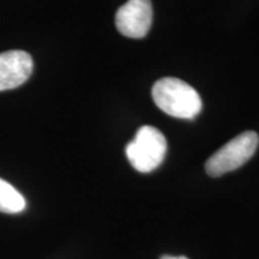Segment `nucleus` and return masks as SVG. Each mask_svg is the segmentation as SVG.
Segmentation results:
<instances>
[{
	"label": "nucleus",
	"instance_id": "1",
	"mask_svg": "<svg viewBox=\"0 0 259 259\" xmlns=\"http://www.w3.org/2000/svg\"><path fill=\"white\" fill-rule=\"evenodd\" d=\"M155 105L178 119H193L202 111V99L190 84L174 77L157 80L153 87Z\"/></svg>",
	"mask_w": 259,
	"mask_h": 259
},
{
	"label": "nucleus",
	"instance_id": "2",
	"mask_svg": "<svg viewBox=\"0 0 259 259\" xmlns=\"http://www.w3.org/2000/svg\"><path fill=\"white\" fill-rule=\"evenodd\" d=\"M167 154L163 134L153 126H142L135 138L126 145V156L136 170L149 173L156 169Z\"/></svg>",
	"mask_w": 259,
	"mask_h": 259
},
{
	"label": "nucleus",
	"instance_id": "3",
	"mask_svg": "<svg viewBox=\"0 0 259 259\" xmlns=\"http://www.w3.org/2000/svg\"><path fill=\"white\" fill-rule=\"evenodd\" d=\"M258 144V134L254 131L242 132L210 156L205 163L206 173L216 178L238 169L253 156Z\"/></svg>",
	"mask_w": 259,
	"mask_h": 259
},
{
	"label": "nucleus",
	"instance_id": "4",
	"mask_svg": "<svg viewBox=\"0 0 259 259\" xmlns=\"http://www.w3.org/2000/svg\"><path fill=\"white\" fill-rule=\"evenodd\" d=\"M151 23L153 5L150 0H127L115 14V27L126 37H144Z\"/></svg>",
	"mask_w": 259,
	"mask_h": 259
},
{
	"label": "nucleus",
	"instance_id": "5",
	"mask_svg": "<svg viewBox=\"0 0 259 259\" xmlns=\"http://www.w3.org/2000/svg\"><path fill=\"white\" fill-rule=\"evenodd\" d=\"M32 72V59L24 51L0 53V92L15 89L27 82Z\"/></svg>",
	"mask_w": 259,
	"mask_h": 259
},
{
	"label": "nucleus",
	"instance_id": "6",
	"mask_svg": "<svg viewBox=\"0 0 259 259\" xmlns=\"http://www.w3.org/2000/svg\"><path fill=\"white\" fill-rule=\"evenodd\" d=\"M25 208V199L14 186L0 179V211L18 213Z\"/></svg>",
	"mask_w": 259,
	"mask_h": 259
},
{
	"label": "nucleus",
	"instance_id": "7",
	"mask_svg": "<svg viewBox=\"0 0 259 259\" xmlns=\"http://www.w3.org/2000/svg\"><path fill=\"white\" fill-rule=\"evenodd\" d=\"M161 259H189V258L183 257V255H181V257H171V255H163V257H162Z\"/></svg>",
	"mask_w": 259,
	"mask_h": 259
}]
</instances>
